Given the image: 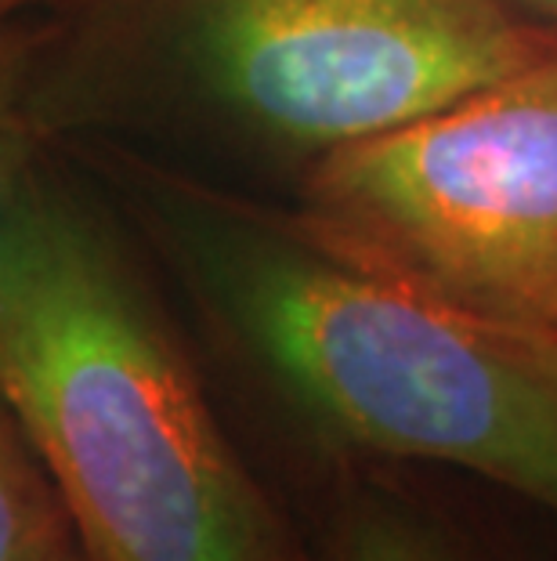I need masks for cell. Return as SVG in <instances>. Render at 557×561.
<instances>
[{
	"instance_id": "6da1fadb",
	"label": "cell",
	"mask_w": 557,
	"mask_h": 561,
	"mask_svg": "<svg viewBox=\"0 0 557 561\" xmlns=\"http://www.w3.org/2000/svg\"><path fill=\"white\" fill-rule=\"evenodd\" d=\"M0 402L91 561H307L160 308L44 203L0 261Z\"/></svg>"
},
{
	"instance_id": "7a4b0ae2",
	"label": "cell",
	"mask_w": 557,
	"mask_h": 561,
	"mask_svg": "<svg viewBox=\"0 0 557 561\" xmlns=\"http://www.w3.org/2000/svg\"><path fill=\"white\" fill-rule=\"evenodd\" d=\"M224 348L307 453L467 474L557 522V333L467 316L293 229L207 243Z\"/></svg>"
},
{
	"instance_id": "3957f363",
	"label": "cell",
	"mask_w": 557,
	"mask_h": 561,
	"mask_svg": "<svg viewBox=\"0 0 557 561\" xmlns=\"http://www.w3.org/2000/svg\"><path fill=\"white\" fill-rule=\"evenodd\" d=\"M290 229L467 316L557 333V51L315 157Z\"/></svg>"
},
{
	"instance_id": "277c9868",
	"label": "cell",
	"mask_w": 557,
	"mask_h": 561,
	"mask_svg": "<svg viewBox=\"0 0 557 561\" xmlns=\"http://www.w3.org/2000/svg\"><path fill=\"white\" fill-rule=\"evenodd\" d=\"M193 26L224 99L315 157L557 51L503 0H193Z\"/></svg>"
},
{
	"instance_id": "5b68a950",
	"label": "cell",
	"mask_w": 557,
	"mask_h": 561,
	"mask_svg": "<svg viewBox=\"0 0 557 561\" xmlns=\"http://www.w3.org/2000/svg\"><path fill=\"white\" fill-rule=\"evenodd\" d=\"M282 500L307 561H557L529 504L442 468L344 463Z\"/></svg>"
},
{
	"instance_id": "8992f818",
	"label": "cell",
	"mask_w": 557,
	"mask_h": 561,
	"mask_svg": "<svg viewBox=\"0 0 557 561\" xmlns=\"http://www.w3.org/2000/svg\"><path fill=\"white\" fill-rule=\"evenodd\" d=\"M73 536L44 463L0 402V561H55Z\"/></svg>"
},
{
	"instance_id": "52a82bcc",
	"label": "cell",
	"mask_w": 557,
	"mask_h": 561,
	"mask_svg": "<svg viewBox=\"0 0 557 561\" xmlns=\"http://www.w3.org/2000/svg\"><path fill=\"white\" fill-rule=\"evenodd\" d=\"M26 188H22V135L19 116L11 105V77L0 58V261L15 236V225L26 210Z\"/></svg>"
},
{
	"instance_id": "ba28073f",
	"label": "cell",
	"mask_w": 557,
	"mask_h": 561,
	"mask_svg": "<svg viewBox=\"0 0 557 561\" xmlns=\"http://www.w3.org/2000/svg\"><path fill=\"white\" fill-rule=\"evenodd\" d=\"M507 8H514L521 19L532 22L536 30L557 37V0H503Z\"/></svg>"
},
{
	"instance_id": "9c48e42d",
	"label": "cell",
	"mask_w": 557,
	"mask_h": 561,
	"mask_svg": "<svg viewBox=\"0 0 557 561\" xmlns=\"http://www.w3.org/2000/svg\"><path fill=\"white\" fill-rule=\"evenodd\" d=\"M55 561H91L88 554H84V547H80V540L73 536V540H69L62 551H58V558Z\"/></svg>"
},
{
	"instance_id": "30bf717a",
	"label": "cell",
	"mask_w": 557,
	"mask_h": 561,
	"mask_svg": "<svg viewBox=\"0 0 557 561\" xmlns=\"http://www.w3.org/2000/svg\"><path fill=\"white\" fill-rule=\"evenodd\" d=\"M19 4H26V0H0V15L11 11V8H19Z\"/></svg>"
}]
</instances>
